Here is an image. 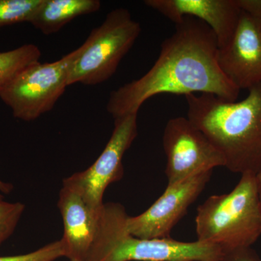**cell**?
<instances>
[{"instance_id": "13", "label": "cell", "mask_w": 261, "mask_h": 261, "mask_svg": "<svg viewBox=\"0 0 261 261\" xmlns=\"http://www.w3.org/2000/svg\"><path fill=\"white\" fill-rule=\"evenodd\" d=\"M99 0H43L31 24L45 35L59 32L73 19L100 9Z\"/></svg>"}, {"instance_id": "14", "label": "cell", "mask_w": 261, "mask_h": 261, "mask_svg": "<svg viewBox=\"0 0 261 261\" xmlns=\"http://www.w3.org/2000/svg\"><path fill=\"white\" fill-rule=\"evenodd\" d=\"M41 56L40 49L33 44L0 53V87L25 67L40 61Z\"/></svg>"}, {"instance_id": "21", "label": "cell", "mask_w": 261, "mask_h": 261, "mask_svg": "<svg viewBox=\"0 0 261 261\" xmlns=\"http://www.w3.org/2000/svg\"><path fill=\"white\" fill-rule=\"evenodd\" d=\"M256 178L257 193H258L259 202H260V210H261V171L255 175Z\"/></svg>"}, {"instance_id": "17", "label": "cell", "mask_w": 261, "mask_h": 261, "mask_svg": "<svg viewBox=\"0 0 261 261\" xmlns=\"http://www.w3.org/2000/svg\"><path fill=\"white\" fill-rule=\"evenodd\" d=\"M61 257H64V248L60 240L29 253L0 257V261H55Z\"/></svg>"}, {"instance_id": "16", "label": "cell", "mask_w": 261, "mask_h": 261, "mask_svg": "<svg viewBox=\"0 0 261 261\" xmlns=\"http://www.w3.org/2000/svg\"><path fill=\"white\" fill-rule=\"evenodd\" d=\"M25 210L21 202H10L0 199V246L14 233Z\"/></svg>"}, {"instance_id": "12", "label": "cell", "mask_w": 261, "mask_h": 261, "mask_svg": "<svg viewBox=\"0 0 261 261\" xmlns=\"http://www.w3.org/2000/svg\"><path fill=\"white\" fill-rule=\"evenodd\" d=\"M145 5L175 24L193 17L210 27L219 48L231 40L241 15L237 0H146Z\"/></svg>"}, {"instance_id": "19", "label": "cell", "mask_w": 261, "mask_h": 261, "mask_svg": "<svg viewBox=\"0 0 261 261\" xmlns=\"http://www.w3.org/2000/svg\"><path fill=\"white\" fill-rule=\"evenodd\" d=\"M237 3L241 11L261 19V0H237Z\"/></svg>"}, {"instance_id": "5", "label": "cell", "mask_w": 261, "mask_h": 261, "mask_svg": "<svg viewBox=\"0 0 261 261\" xmlns=\"http://www.w3.org/2000/svg\"><path fill=\"white\" fill-rule=\"evenodd\" d=\"M80 53L74 49L53 63L25 67L0 87V99L15 118L32 121L49 112L69 86L72 67Z\"/></svg>"}, {"instance_id": "2", "label": "cell", "mask_w": 261, "mask_h": 261, "mask_svg": "<svg viewBox=\"0 0 261 261\" xmlns=\"http://www.w3.org/2000/svg\"><path fill=\"white\" fill-rule=\"evenodd\" d=\"M248 92L234 102L214 94H189L187 118L222 154L225 168L256 175L261 171V83Z\"/></svg>"}, {"instance_id": "3", "label": "cell", "mask_w": 261, "mask_h": 261, "mask_svg": "<svg viewBox=\"0 0 261 261\" xmlns=\"http://www.w3.org/2000/svg\"><path fill=\"white\" fill-rule=\"evenodd\" d=\"M197 240L225 252L251 247L261 236V210L256 178L241 175L228 193L212 195L199 205L195 217Z\"/></svg>"}, {"instance_id": "7", "label": "cell", "mask_w": 261, "mask_h": 261, "mask_svg": "<svg viewBox=\"0 0 261 261\" xmlns=\"http://www.w3.org/2000/svg\"><path fill=\"white\" fill-rule=\"evenodd\" d=\"M162 143L166 157L168 185H172L215 168L224 167L222 154L185 117L168 120Z\"/></svg>"}, {"instance_id": "4", "label": "cell", "mask_w": 261, "mask_h": 261, "mask_svg": "<svg viewBox=\"0 0 261 261\" xmlns=\"http://www.w3.org/2000/svg\"><path fill=\"white\" fill-rule=\"evenodd\" d=\"M141 32L140 23L132 18L128 10L117 8L110 12L80 47L70 72L69 86H94L110 80Z\"/></svg>"}, {"instance_id": "18", "label": "cell", "mask_w": 261, "mask_h": 261, "mask_svg": "<svg viewBox=\"0 0 261 261\" xmlns=\"http://www.w3.org/2000/svg\"><path fill=\"white\" fill-rule=\"evenodd\" d=\"M218 261H261V257L252 247H246L225 252Z\"/></svg>"}, {"instance_id": "10", "label": "cell", "mask_w": 261, "mask_h": 261, "mask_svg": "<svg viewBox=\"0 0 261 261\" xmlns=\"http://www.w3.org/2000/svg\"><path fill=\"white\" fill-rule=\"evenodd\" d=\"M213 171H205L172 185L139 216L126 220L128 233L140 239L170 238L174 226L185 216L210 181Z\"/></svg>"}, {"instance_id": "15", "label": "cell", "mask_w": 261, "mask_h": 261, "mask_svg": "<svg viewBox=\"0 0 261 261\" xmlns=\"http://www.w3.org/2000/svg\"><path fill=\"white\" fill-rule=\"evenodd\" d=\"M43 0H0V29L13 24L31 23Z\"/></svg>"}, {"instance_id": "11", "label": "cell", "mask_w": 261, "mask_h": 261, "mask_svg": "<svg viewBox=\"0 0 261 261\" xmlns=\"http://www.w3.org/2000/svg\"><path fill=\"white\" fill-rule=\"evenodd\" d=\"M218 62L223 73L238 88L261 83V19L241 11L229 42L219 48Z\"/></svg>"}, {"instance_id": "20", "label": "cell", "mask_w": 261, "mask_h": 261, "mask_svg": "<svg viewBox=\"0 0 261 261\" xmlns=\"http://www.w3.org/2000/svg\"><path fill=\"white\" fill-rule=\"evenodd\" d=\"M13 190V185L11 183L5 182L0 179V199L4 198L5 195H9Z\"/></svg>"}, {"instance_id": "8", "label": "cell", "mask_w": 261, "mask_h": 261, "mask_svg": "<svg viewBox=\"0 0 261 261\" xmlns=\"http://www.w3.org/2000/svg\"><path fill=\"white\" fill-rule=\"evenodd\" d=\"M126 220L108 239L97 261H218L224 254L219 247L199 240L135 238L127 231Z\"/></svg>"}, {"instance_id": "6", "label": "cell", "mask_w": 261, "mask_h": 261, "mask_svg": "<svg viewBox=\"0 0 261 261\" xmlns=\"http://www.w3.org/2000/svg\"><path fill=\"white\" fill-rule=\"evenodd\" d=\"M58 205L64 226L61 240L64 257L70 261H93L107 238L108 203L92 208L65 178Z\"/></svg>"}, {"instance_id": "9", "label": "cell", "mask_w": 261, "mask_h": 261, "mask_svg": "<svg viewBox=\"0 0 261 261\" xmlns=\"http://www.w3.org/2000/svg\"><path fill=\"white\" fill-rule=\"evenodd\" d=\"M137 116L128 115L114 119L112 135L97 161L85 171L66 178L92 208H102L107 187L123 177V155L138 135Z\"/></svg>"}, {"instance_id": "1", "label": "cell", "mask_w": 261, "mask_h": 261, "mask_svg": "<svg viewBox=\"0 0 261 261\" xmlns=\"http://www.w3.org/2000/svg\"><path fill=\"white\" fill-rule=\"evenodd\" d=\"M219 44L204 22L185 17L161 46L159 58L143 76L110 94L107 111L113 119L138 114L142 105L161 94H214L238 100L240 89L223 73L218 62Z\"/></svg>"}]
</instances>
